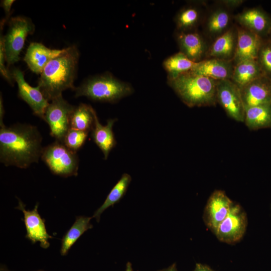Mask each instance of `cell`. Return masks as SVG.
<instances>
[{"label":"cell","mask_w":271,"mask_h":271,"mask_svg":"<svg viewBox=\"0 0 271 271\" xmlns=\"http://www.w3.org/2000/svg\"><path fill=\"white\" fill-rule=\"evenodd\" d=\"M42 137L38 128L26 123L0 126V161L6 166L26 169L41 158Z\"/></svg>","instance_id":"6da1fadb"},{"label":"cell","mask_w":271,"mask_h":271,"mask_svg":"<svg viewBox=\"0 0 271 271\" xmlns=\"http://www.w3.org/2000/svg\"><path fill=\"white\" fill-rule=\"evenodd\" d=\"M77 47L71 46L52 59L45 67L38 80L45 97L49 101L62 95L67 89L74 90L73 85L79 58Z\"/></svg>","instance_id":"7a4b0ae2"},{"label":"cell","mask_w":271,"mask_h":271,"mask_svg":"<svg viewBox=\"0 0 271 271\" xmlns=\"http://www.w3.org/2000/svg\"><path fill=\"white\" fill-rule=\"evenodd\" d=\"M182 101L189 107L215 106L217 80L190 71L167 80Z\"/></svg>","instance_id":"3957f363"},{"label":"cell","mask_w":271,"mask_h":271,"mask_svg":"<svg viewBox=\"0 0 271 271\" xmlns=\"http://www.w3.org/2000/svg\"><path fill=\"white\" fill-rule=\"evenodd\" d=\"M75 97L86 96L93 101L115 103L131 94L133 88L108 72L91 76L75 87Z\"/></svg>","instance_id":"277c9868"},{"label":"cell","mask_w":271,"mask_h":271,"mask_svg":"<svg viewBox=\"0 0 271 271\" xmlns=\"http://www.w3.org/2000/svg\"><path fill=\"white\" fill-rule=\"evenodd\" d=\"M41 159L55 175L63 177L78 175L79 158L77 153L62 142L55 141L43 148Z\"/></svg>","instance_id":"5b68a950"},{"label":"cell","mask_w":271,"mask_h":271,"mask_svg":"<svg viewBox=\"0 0 271 271\" xmlns=\"http://www.w3.org/2000/svg\"><path fill=\"white\" fill-rule=\"evenodd\" d=\"M35 31L31 19L23 16L12 18L6 34L4 36L5 60L7 68L19 61L27 37Z\"/></svg>","instance_id":"8992f818"},{"label":"cell","mask_w":271,"mask_h":271,"mask_svg":"<svg viewBox=\"0 0 271 271\" xmlns=\"http://www.w3.org/2000/svg\"><path fill=\"white\" fill-rule=\"evenodd\" d=\"M75 107L62 95L51 101L47 107L43 119L48 124L50 134L56 141L63 143L70 128V118Z\"/></svg>","instance_id":"52a82bcc"},{"label":"cell","mask_w":271,"mask_h":271,"mask_svg":"<svg viewBox=\"0 0 271 271\" xmlns=\"http://www.w3.org/2000/svg\"><path fill=\"white\" fill-rule=\"evenodd\" d=\"M207 7L201 24L202 34L210 43L226 32L234 23L232 11L216 1Z\"/></svg>","instance_id":"ba28073f"},{"label":"cell","mask_w":271,"mask_h":271,"mask_svg":"<svg viewBox=\"0 0 271 271\" xmlns=\"http://www.w3.org/2000/svg\"><path fill=\"white\" fill-rule=\"evenodd\" d=\"M216 99L229 117L243 122L245 107L240 89L231 80L217 81Z\"/></svg>","instance_id":"9c48e42d"},{"label":"cell","mask_w":271,"mask_h":271,"mask_svg":"<svg viewBox=\"0 0 271 271\" xmlns=\"http://www.w3.org/2000/svg\"><path fill=\"white\" fill-rule=\"evenodd\" d=\"M247 225V218L243 209L233 203L230 210L217 228L215 234L220 241L233 244L243 236Z\"/></svg>","instance_id":"30bf717a"},{"label":"cell","mask_w":271,"mask_h":271,"mask_svg":"<svg viewBox=\"0 0 271 271\" xmlns=\"http://www.w3.org/2000/svg\"><path fill=\"white\" fill-rule=\"evenodd\" d=\"M11 73L18 84L19 96L29 105L35 115L43 119L49 102L40 87L29 85L25 79L24 72L19 68H13Z\"/></svg>","instance_id":"8fae6325"},{"label":"cell","mask_w":271,"mask_h":271,"mask_svg":"<svg viewBox=\"0 0 271 271\" xmlns=\"http://www.w3.org/2000/svg\"><path fill=\"white\" fill-rule=\"evenodd\" d=\"M236 24L259 36L268 38L271 32V17L260 7L247 8L234 16Z\"/></svg>","instance_id":"7c38bea8"},{"label":"cell","mask_w":271,"mask_h":271,"mask_svg":"<svg viewBox=\"0 0 271 271\" xmlns=\"http://www.w3.org/2000/svg\"><path fill=\"white\" fill-rule=\"evenodd\" d=\"M233 204L222 190H215L210 196L204 209L203 220L214 233L228 214Z\"/></svg>","instance_id":"4fadbf2b"},{"label":"cell","mask_w":271,"mask_h":271,"mask_svg":"<svg viewBox=\"0 0 271 271\" xmlns=\"http://www.w3.org/2000/svg\"><path fill=\"white\" fill-rule=\"evenodd\" d=\"M180 52L192 61L197 63L206 58L210 42L198 30L182 32L175 31Z\"/></svg>","instance_id":"5bb4252c"},{"label":"cell","mask_w":271,"mask_h":271,"mask_svg":"<svg viewBox=\"0 0 271 271\" xmlns=\"http://www.w3.org/2000/svg\"><path fill=\"white\" fill-rule=\"evenodd\" d=\"M38 206L39 204L37 203L32 210H27L25 209L26 205L19 199L16 208L22 211L24 214V222L27 231L26 238L33 244L40 242L42 248H47L50 246L48 239L53 237L47 231L45 219L42 218L38 213Z\"/></svg>","instance_id":"9a60e30c"},{"label":"cell","mask_w":271,"mask_h":271,"mask_svg":"<svg viewBox=\"0 0 271 271\" xmlns=\"http://www.w3.org/2000/svg\"><path fill=\"white\" fill-rule=\"evenodd\" d=\"M204 1H191L177 13L174 22L176 31L188 32L198 30L203 21L208 7Z\"/></svg>","instance_id":"2e32d148"},{"label":"cell","mask_w":271,"mask_h":271,"mask_svg":"<svg viewBox=\"0 0 271 271\" xmlns=\"http://www.w3.org/2000/svg\"><path fill=\"white\" fill-rule=\"evenodd\" d=\"M237 25V43L234 65L244 61L257 60L263 40L250 31Z\"/></svg>","instance_id":"e0dca14e"},{"label":"cell","mask_w":271,"mask_h":271,"mask_svg":"<svg viewBox=\"0 0 271 271\" xmlns=\"http://www.w3.org/2000/svg\"><path fill=\"white\" fill-rule=\"evenodd\" d=\"M239 89L245 108L271 104V80L265 76Z\"/></svg>","instance_id":"ac0fdd59"},{"label":"cell","mask_w":271,"mask_h":271,"mask_svg":"<svg viewBox=\"0 0 271 271\" xmlns=\"http://www.w3.org/2000/svg\"><path fill=\"white\" fill-rule=\"evenodd\" d=\"M237 43V28L236 24L225 33L211 43L208 48L206 58H216L233 61Z\"/></svg>","instance_id":"d6986e66"},{"label":"cell","mask_w":271,"mask_h":271,"mask_svg":"<svg viewBox=\"0 0 271 271\" xmlns=\"http://www.w3.org/2000/svg\"><path fill=\"white\" fill-rule=\"evenodd\" d=\"M232 61L207 58L195 63L191 72L215 80L231 79L234 69Z\"/></svg>","instance_id":"ffe728a7"},{"label":"cell","mask_w":271,"mask_h":271,"mask_svg":"<svg viewBox=\"0 0 271 271\" xmlns=\"http://www.w3.org/2000/svg\"><path fill=\"white\" fill-rule=\"evenodd\" d=\"M63 51V49L47 48L40 43H31L27 50L24 61L32 72L41 74L46 65Z\"/></svg>","instance_id":"44dd1931"},{"label":"cell","mask_w":271,"mask_h":271,"mask_svg":"<svg viewBox=\"0 0 271 271\" xmlns=\"http://www.w3.org/2000/svg\"><path fill=\"white\" fill-rule=\"evenodd\" d=\"M116 121V119H109L107 124L103 125L99 122L96 113L95 114L91 137L103 153L104 160L107 159L110 152L116 144L112 131L113 125Z\"/></svg>","instance_id":"7402d4cb"},{"label":"cell","mask_w":271,"mask_h":271,"mask_svg":"<svg viewBox=\"0 0 271 271\" xmlns=\"http://www.w3.org/2000/svg\"><path fill=\"white\" fill-rule=\"evenodd\" d=\"M263 76L264 75L257 60H247L234 65L230 80L241 88Z\"/></svg>","instance_id":"603a6c76"},{"label":"cell","mask_w":271,"mask_h":271,"mask_svg":"<svg viewBox=\"0 0 271 271\" xmlns=\"http://www.w3.org/2000/svg\"><path fill=\"white\" fill-rule=\"evenodd\" d=\"M243 122L250 130L271 127V104L245 108Z\"/></svg>","instance_id":"cb8c5ba5"},{"label":"cell","mask_w":271,"mask_h":271,"mask_svg":"<svg viewBox=\"0 0 271 271\" xmlns=\"http://www.w3.org/2000/svg\"><path fill=\"white\" fill-rule=\"evenodd\" d=\"M90 217L77 216L75 221L70 228L63 236L61 241L60 254L66 255L72 246L77 239L87 230L93 227L90 223Z\"/></svg>","instance_id":"d4e9b609"},{"label":"cell","mask_w":271,"mask_h":271,"mask_svg":"<svg viewBox=\"0 0 271 271\" xmlns=\"http://www.w3.org/2000/svg\"><path fill=\"white\" fill-rule=\"evenodd\" d=\"M96 111L90 105L75 106L70 118V128L88 132L93 129Z\"/></svg>","instance_id":"484cf974"},{"label":"cell","mask_w":271,"mask_h":271,"mask_svg":"<svg viewBox=\"0 0 271 271\" xmlns=\"http://www.w3.org/2000/svg\"><path fill=\"white\" fill-rule=\"evenodd\" d=\"M195 64L179 51L167 58L163 65L167 73V80H171L190 71Z\"/></svg>","instance_id":"4316f807"},{"label":"cell","mask_w":271,"mask_h":271,"mask_svg":"<svg viewBox=\"0 0 271 271\" xmlns=\"http://www.w3.org/2000/svg\"><path fill=\"white\" fill-rule=\"evenodd\" d=\"M131 176L123 174L119 180L112 188L102 205L94 212L92 218H95L99 222L101 214L108 207L118 202L125 194L128 186L131 182Z\"/></svg>","instance_id":"83f0119b"},{"label":"cell","mask_w":271,"mask_h":271,"mask_svg":"<svg viewBox=\"0 0 271 271\" xmlns=\"http://www.w3.org/2000/svg\"><path fill=\"white\" fill-rule=\"evenodd\" d=\"M257 61L264 75L271 80V41L269 39L263 40Z\"/></svg>","instance_id":"f1b7e54d"},{"label":"cell","mask_w":271,"mask_h":271,"mask_svg":"<svg viewBox=\"0 0 271 271\" xmlns=\"http://www.w3.org/2000/svg\"><path fill=\"white\" fill-rule=\"evenodd\" d=\"M88 132L70 128L65 134L63 143L70 150L77 152L84 144Z\"/></svg>","instance_id":"f546056e"},{"label":"cell","mask_w":271,"mask_h":271,"mask_svg":"<svg viewBox=\"0 0 271 271\" xmlns=\"http://www.w3.org/2000/svg\"><path fill=\"white\" fill-rule=\"evenodd\" d=\"M5 54L4 44V35L1 31L0 37V71L3 76L10 83L12 84V77L11 71L5 65Z\"/></svg>","instance_id":"4dcf8cb0"},{"label":"cell","mask_w":271,"mask_h":271,"mask_svg":"<svg viewBox=\"0 0 271 271\" xmlns=\"http://www.w3.org/2000/svg\"><path fill=\"white\" fill-rule=\"evenodd\" d=\"M216 1L231 11L239 7L245 2L244 0H219Z\"/></svg>","instance_id":"1f68e13d"},{"label":"cell","mask_w":271,"mask_h":271,"mask_svg":"<svg viewBox=\"0 0 271 271\" xmlns=\"http://www.w3.org/2000/svg\"><path fill=\"white\" fill-rule=\"evenodd\" d=\"M14 2V0L1 1V6L4 9L6 14V17L4 19L6 22L10 15L11 7Z\"/></svg>","instance_id":"d6a6232c"},{"label":"cell","mask_w":271,"mask_h":271,"mask_svg":"<svg viewBox=\"0 0 271 271\" xmlns=\"http://www.w3.org/2000/svg\"><path fill=\"white\" fill-rule=\"evenodd\" d=\"M193 271H215L209 266L200 263L196 264L195 269Z\"/></svg>","instance_id":"836d02e7"},{"label":"cell","mask_w":271,"mask_h":271,"mask_svg":"<svg viewBox=\"0 0 271 271\" xmlns=\"http://www.w3.org/2000/svg\"><path fill=\"white\" fill-rule=\"evenodd\" d=\"M5 110L3 105V98L2 94L0 97V126L4 125L3 122V118L4 116Z\"/></svg>","instance_id":"e575fe53"},{"label":"cell","mask_w":271,"mask_h":271,"mask_svg":"<svg viewBox=\"0 0 271 271\" xmlns=\"http://www.w3.org/2000/svg\"><path fill=\"white\" fill-rule=\"evenodd\" d=\"M158 271H178L175 263L172 264L168 267L158 270Z\"/></svg>","instance_id":"d590c367"},{"label":"cell","mask_w":271,"mask_h":271,"mask_svg":"<svg viewBox=\"0 0 271 271\" xmlns=\"http://www.w3.org/2000/svg\"><path fill=\"white\" fill-rule=\"evenodd\" d=\"M125 271H133L131 262H127L126 265Z\"/></svg>","instance_id":"8d00e7d4"},{"label":"cell","mask_w":271,"mask_h":271,"mask_svg":"<svg viewBox=\"0 0 271 271\" xmlns=\"http://www.w3.org/2000/svg\"><path fill=\"white\" fill-rule=\"evenodd\" d=\"M0 271H10L5 265H1Z\"/></svg>","instance_id":"74e56055"},{"label":"cell","mask_w":271,"mask_h":271,"mask_svg":"<svg viewBox=\"0 0 271 271\" xmlns=\"http://www.w3.org/2000/svg\"><path fill=\"white\" fill-rule=\"evenodd\" d=\"M268 39H269L271 41V32L268 37Z\"/></svg>","instance_id":"f35d334b"},{"label":"cell","mask_w":271,"mask_h":271,"mask_svg":"<svg viewBox=\"0 0 271 271\" xmlns=\"http://www.w3.org/2000/svg\"><path fill=\"white\" fill-rule=\"evenodd\" d=\"M37 271H44V270H37Z\"/></svg>","instance_id":"ab89813d"}]
</instances>
